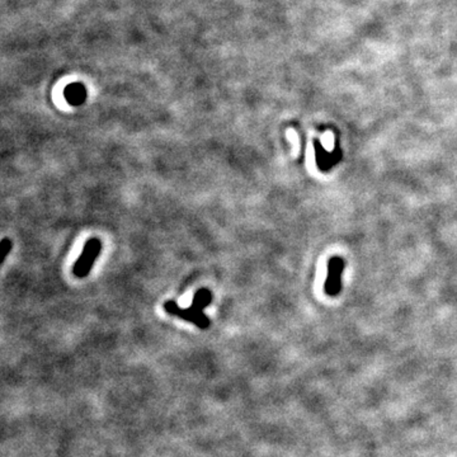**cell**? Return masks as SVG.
Here are the masks:
<instances>
[{
  "label": "cell",
  "instance_id": "cell-5",
  "mask_svg": "<svg viewBox=\"0 0 457 457\" xmlns=\"http://www.w3.org/2000/svg\"><path fill=\"white\" fill-rule=\"evenodd\" d=\"M64 94H65L66 101L72 105H80L86 98L84 85L79 84V83L67 85Z\"/></svg>",
  "mask_w": 457,
  "mask_h": 457
},
{
  "label": "cell",
  "instance_id": "cell-3",
  "mask_svg": "<svg viewBox=\"0 0 457 457\" xmlns=\"http://www.w3.org/2000/svg\"><path fill=\"white\" fill-rule=\"evenodd\" d=\"M345 268V262L340 257H334L328 264V277L324 290L329 296L340 294L342 288V272Z\"/></svg>",
  "mask_w": 457,
  "mask_h": 457
},
{
  "label": "cell",
  "instance_id": "cell-7",
  "mask_svg": "<svg viewBox=\"0 0 457 457\" xmlns=\"http://www.w3.org/2000/svg\"><path fill=\"white\" fill-rule=\"evenodd\" d=\"M13 248V242L11 239H3L1 240V245H0V255H1V259H0V263L6 261L8 255L11 253V250Z\"/></svg>",
  "mask_w": 457,
  "mask_h": 457
},
{
  "label": "cell",
  "instance_id": "cell-4",
  "mask_svg": "<svg viewBox=\"0 0 457 457\" xmlns=\"http://www.w3.org/2000/svg\"><path fill=\"white\" fill-rule=\"evenodd\" d=\"M314 148H315V151H316V163H318V167H319L320 170L326 172L337 160L335 153L329 154V153L324 150V148L320 144L319 140H314Z\"/></svg>",
  "mask_w": 457,
  "mask_h": 457
},
{
  "label": "cell",
  "instance_id": "cell-6",
  "mask_svg": "<svg viewBox=\"0 0 457 457\" xmlns=\"http://www.w3.org/2000/svg\"><path fill=\"white\" fill-rule=\"evenodd\" d=\"M212 301V294L211 291L207 290V288H202V290H198L193 300H192V305L191 307H196L198 310H202L209 307Z\"/></svg>",
  "mask_w": 457,
  "mask_h": 457
},
{
  "label": "cell",
  "instance_id": "cell-1",
  "mask_svg": "<svg viewBox=\"0 0 457 457\" xmlns=\"http://www.w3.org/2000/svg\"><path fill=\"white\" fill-rule=\"evenodd\" d=\"M101 249H102V244L97 238L89 239L88 242L85 243L82 255L79 257L78 261L75 262V264H74L72 273L75 274L79 278L86 277L91 272L94 262L98 258Z\"/></svg>",
  "mask_w": 457,
  "mask_h": 457
},
{
  "label": "cell",
  "instance_id": "cell-2",
  "mask_svg": "<svg viewBox=\"0 0 457 457\" xmlns=\"http://www.w3.org/2000/svg\"><path fill=\"white\" fill-rule=\"evenodd\" d=\"M164 310L173 316L195 324L200 329H207L210 327L209 318L203 314L202 310H198L196 307H190L188 309H182L176 304V301H167L164 304Z\"/></svg>",
  "mask_w": 457,
  "mask_h": 457
}]
</instances>
